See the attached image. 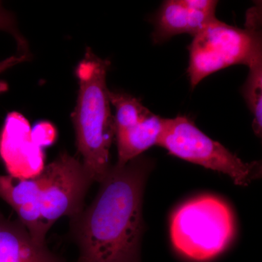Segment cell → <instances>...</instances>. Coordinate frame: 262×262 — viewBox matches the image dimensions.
<instances>
[{
  "instance_id": "obj_1",
  "label": "cell",
  "mask_w": 262,
  "mask_h": 262,
  "mask_svg": "<svg viewBox=\"0 0 262 262\" xmlns=\"http://www.w3.org/2000/svg\"><path fill=\"white\" fill-rule=\"evenodd\" d=\"M152 166L142 155L111 166L94 201L70 220L76 262H141L143 194Z\"/></svg>"
},
{
  "instance_id": "obj_2",
  "label": "cell",
  "mask_w": 262,
  "mask_h": 262,
  "mask_svg": "<svg viewBox=\"0 0 262 262\" xmlns=\"http://www.w3.org/2000/svg\"><path fill=\"white\" fill-rule=\"evenodd\" d=\"M110 67L108 60L88 48L77 68L80 88L72 122L82 163L94 182H101L111 168L110 151L116 133L106 84Z\"/></svg>"
},
{
  "instance_id": "obj_3",
  "label": "cell",
  "mask_w": 262,
  "mask_h": 262,
  "mask_svg": "<svg viewBox=\"0 0 262 262\" xmlns=\"http://www.w3.org/2000/svg\"><path fill=\"white\" fill-rule=\"evenodd\" d=\"M250 8L246 28L216 18L196 34L189 46L187 73L192 89L206 77L230 66H249L262 58L261 7Z\"/></svg>"
},
{
  "instance_id": "obj_4",
  "label": "cell",
  "mask_w": 262,
  "mask_h": 262,
  "mask_svg": "<svg viewBox=\"0 0 262 262\" xmlns=\"http://www.w3.org/2000/svg\"><path fill=\"white\" fill-rule=\"evenodd\" d=\"M233 213L215 196H198L184 203L173 214L170 237L174 248L194 261L218 256L233 238Z\"/></svg>"
},
{
  "instance_id": "obj_5",
  "label": "cell",
  "mask_w": 262,
  "mask_h": 262,
  "mask_svg": "<svg viewBox=\"0 0 262 262\" xmlns=\"http://www.w3.org/2000/svg\"><path fill=\"white\" fill-rule=\"evenodd\" d=\"M157 145L180 159L226 174L237 185L247 186L261 175L260 163L243 161L220 142L206 136L186 116L164 119Z\"/></svg>"
},
{
  "instance_id": "obj_6",
  "label": "cell",
  "mask_w": 262,
  "mask_h": 262,
  "mask_svg": "<svg viewBox=\"0 0 262 262\" xmlns=\"http://www.w3.org/2000/svg\"><path fill=\"white\" fill-rule=\"evenodd\" d=\"M37 177L40 185L41 217L48 232L61 217L72 220L80 214L94 182L82 161L67 151L45 166Z\"/></svg>"
},
{
  "instance_id": "obj_7",
  "label": "cell",
  "mask_w": 262,
  "mask_h": 262,
  "mask_svg": "<svg viewBox=\"0 0 262 262\" xmlns=\"http://www.w3.org/2000/svg\"><path fill=\"white\" fill-rule=\"evenodd\" d=\"M0 157L8 175L15 178H34L44 169L43 149L33 141L32 127L21 114L7 116L0 135Z\"/></svg>"
},
{
  "instance_id": "obj_8",
  "label": "cell",
  "mask_w": 262,
  "mask_h": 262,
  "mask_svg": "<svg viewBox=\"0 0 262 262\" xmlns=\"http://www.w3.org/2000/svg\"><path fill=\"white\" fill-rule=\"evenodd\" d=\"M218 2L214 0H168L164 2L157 15L152 39L165 42L174 36H194L215 18Z\"/></svg>"
},
{
  "instance_id": "obj_9",
  "label": "cell",
  "mask_w": 262,
  "mask_h": 262,
  "mask_svg": "<svg viewBox=\"0 0 262 262\" xmlns=\"http://www.w3.org/2000/svg\"><path fill=\"white\" fill-rule=\"evenodd\" d=\"M0 198L16 212L19 221L33 238L39 244H46L48 232L41 217L40 186L37 177L20 179L0 176Z\"/></svg>"
},
{
  "instance_id": "obj_10",
  "label": "cell",
  "mask_w": 262,
  "mask_h": 262,
  "mask_svg": "<svg viewBox=\"0 0 262 262\" xmlns=\"http://www.w3.org/2000/svg\"><path fill=\"white\" fill-rule=\"evenodd\" d=\"M0 262H70L33 238L19 220L0 213Z\"/></svg>"
},
{
  "instance_id": "obj_11",
  "label": "cell",
  "mask_w": 262,
  "mask_h": 262,
  "mask_svg": "<svg viewBox=\"0 0 262 262\" xmlns=\"http://www.w3.org/2000/svg\"><path fill=\"white\" fill-rule=\"evenodd\" d=\"M164 118L151 113L139 123L115 133L117 159L115 165L123 166L157 145L163 130Z\"/></svg>"
},
{
  "instance_id": "obj_12",
  "label": "cell",
  "mask_w": 262,
  "mask_h": 262,
  "mask_svg": "<svg viewBox=\"0 0 262 262\" xmlns=\"http://www.w3.org/2000/svg\"><path fill=\"white\" fill-rule=\"evenodd\" d=\"M108 98L116 110L114 116L116 131L134 126L151 113L141 100L126 93L108 91Z\"/></svg>"
},
{
  "instance_id": "obj_13",
  "label": "cell",
  "mask_w": 262,
  "mask_h": 262,
  "mask_svg": "<svg viewBox=\"0 0 262 262\" xmlns=\"http://www.w3.org/2000/svg\"><path fill=\"white\" fill-rule=\"evenodd\" d=\"M247 80L243 87L246 103L252 114L253 129L258 137L262 133V58L255 60L249 66Z\"/></svg>"
},
{
  "instance_id": "obj_14",
  "label": "cell",
  "mask_w": 262,
  "mask_h": 262,
  "mask_svg": "<svg viewBox=\"0 0 262 262\" xmlns=\"http://www.w3.org/2000/svg\"><path fill=\"white\" fill-rule=\"evenodd\" d=\"M0 31L9 33L14 37L20 55L30 56L28 44L25 38L19 32L14 15L8 10L5 9L1 2H0Z\"/></svg>"
},
{
  "instance_id": "obj_15",
  "label": "cell",
  "mask_w": 262,
  "mask_h": 262,
  "mask_svg": "<svg viewBox=\"0 0 262 262\" xmlns=\"http://www.w3.org/2000/svg\"><path fill=\"white\" fill-rule=\"evenodd\" d=\"M56 128L49 122H39L32 128L33 141L42 149L53 144L56 141Z\"/></svg>"
},
{
  "instance_id": "obj_16",
  "label": "cell",
  "mask_w": 262,
  "mask_h": 262,
  "mask_svg": "<svg viewBox=\"0 0 262 262\" xmlns=\"http://www.w3.org/2000/svg\"><path fill=\"white\" fill-rule=\"evenodd\" d=\"M29 56H24V55H18V56H13L8 57L3 61H0V75L7 70L12 68L15 65H18L22 62L27 61ZM5 88V84H0V92L4 91Z\"/></svg>"
}]
</instances>
